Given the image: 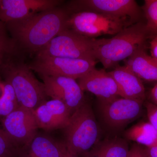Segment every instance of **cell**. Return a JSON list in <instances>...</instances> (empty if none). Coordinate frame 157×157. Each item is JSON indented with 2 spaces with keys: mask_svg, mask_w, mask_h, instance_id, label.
Masks as SVG:
<instances>
[{
  "mask_svg": "<svg viewBox=\"0 0 157 157\" xmlns=\"http://www.w3.org/2000/svg\"><path fill=\"white\" fill-rule=\"evenodd\" d=\"M70 15L66 9L57 7L5 23L20 52L36 54L68 29Z\"/></svg>",
  "mask_w": 157,
  "mask_h": 157,
  "instance_id": "1",
  "label": "cell"
},
{
  "mask_svg": "<svg viewBox=\"0 0 157 157\" xmlns=\"http://www.w3.org/2000/svg\"><path fill=\"white\" fill-rule=\"evenodd\" d=\"M149 37L145 23L139 21L122 30L112 38L95 39L94 52L96 60L105 69L115 68L119 63L145 46Z\"/></svg>",
  "mask_w": 157,
  "mask_h": 157,
  "instance_id": "2",
  "label": "cell"
},
{
  "mask_svg": "<svg viewBox=\"0 0 157 157\" xmlns=\"http://www.w3.org/2000/svg\"><path fill=\"white\" fill-rule=\"evenodd\" d=\"M16 57L6 63L1 71L5 81L13 88L19 107L35 110L48 97L44 84L35 77L28 65Z\"/></svg>",
  "mask_w": 157,
  "mask_h": 157,
  "instance_id": "3",
  "label": "cell"
},
{
  "mask_svg": "<svg viewBox=\"0 0 157 157\" xmlns=\"http://www.w3.org/2000/svg\"><path fill=\"white\" fill-rule=\"evenodd\" d=\"M63 129L64 142L72 155L81 156L99 141V127L90 105L86 102L72 113Z\"/></svg>",
  "mask_w": 157,
  "mask_h": 157,
  "instance_id": "4",
  "label": "cell"
},
{
  "mask_svg": "<svg viewBox=\"0 0 157 157\" xmlns=\"http://www.w3.org/2000/svg\"><path fill=\"white\" fill-rule=\"evenodd\" d=\"M98 12L81 11L70 14L68 29L90 39L104 35H115L133 24L130 19Z\"/></svg>",
  "mask_w": 157,
  "mask_h": 157,
  "instance_id": "5",
  "label": "cell"
},
{
  "mask_svg": "<svg viewBox=\"0 0 157 157\" xmlns=\"http://www.w3.org/2000/svg\"><path fill=\"white\" fill-rule=\"evenodd\" d=\"M94 60L54 57L36 54L28 65L32 71L41 76H61L78 79L95 68Z\"/></svg>",
  "mask_w": 157,
  "mask_h": 157,
  "instance_id": "6",
  "label": "cell"
},
{
  "mask_svg": "<svg viewBox=\"0 0 157 157\" xmlns=\"http://www.w3.org/2000/svg\"><path fill=\"white\" fill-rule=\"evenodd\" d=\"M95 39L84 36L67 29L61 32L36 54L97 60L94 52Z\"/></svg>",
  "mask_w": 157,
  "mask_h": 157,
  "instance_id": "7",
  "label": "cell"
},
{
  "mask_svg": "<svg viewBox=\"0 0 157 157\" xmlns=\"http://www.w3.org/2000/svg\"><path fill=\"white\" fill-rule=\"evenodd\" d=\"M66 9L70 14L92 11L128 18L133 23L140 21L142 16L141 9L134 0H75L70 1Z\"/></svg>",
  "mask_w": 157,
  "mask_h": 157,
  "instance_id": "8",
  "label": "cell"
},
{
  "mask_svg": "<svg viewBox=\"0 0 157 157\" xmlns=\"http://www.w3.org/2000/svg\"><path fill=\"white\" fill-rule=\"evenodd\" d=\"M3 129L18 148L28 144L38 128L34 110L19 107L2 118Z\"/></svg>",
  "mask_w": 157,
  "mask_h": 157,
  "instance_id": "9",
  "label": "cell"
},
{
  "mask_svg": "<svg viewBox=\"0 0 157 157\" xmlns=\"http://www.w3.org/2000/svg\"><path fill=\"white\" fill-rule=\"evenodd\" d=\"M40 76L47 96L63 102L72 114L86 102L84 91L76 79L61 76Z\"/></svg>",
  "mask_w": 157,
  "mask_h": 157,
  "instance_id": "10",
  "label": "cell"
},
{
  "mask_svg": "<svg viewBox=\"0 0 157 157\" xmlns=\"http://www.w3.org/2000/svg\"><path fill=\"white\" fill-rule=\"evenodd\" d=\"M143 103L141 100L119 97L110 102L101 104L104 121L112 128H123L140 116Z\"/></svg>",
  "mask_w": 157,
  "mask_h": 157,
  "instance_id": "11",
  "label": "cell"
},
{
  "mask_svg": "<svg viewBox=\"0 0 157 157\" xmlns=\"http://www.w3.org/2000/svg\"><path fill=\"white\" fill-rule=\"evenodd\" d=\"M59 0H2L0 21L5 23L24 19L33 14L57 8Z\"/></svg>",
  "mask_w": 157,
  "mask_h": 157,
  "instance_id": "12",
  "label": "cell"
},
{
  "mask_svg": "<svg viewBox=\"0 0 157 157\" xmlns=\"http://www.w3.org/2000/svg\"><path fill=\"white\" fill-rule=\"evenodd\" d=\"M78 83L83 91L94 94L101 104L119 98L117 85L109 72L96 68L78 78Z\"/></svg>",
  "mask_w": 157,
  "mask_h": 157,
  "instance_id": "13",
  "label": "cell"
},
{
  "mask_svg": "<svg viewBox=\"0 0 157 157\" xmlns=\"http://www.w3.org/2000/svg\"><path fill=\"white\" fill-rule=\"evenodd\" d=\"M38 128L47 131L63 129L68 124L72 113L61 101H45L34 110Z\"/></svg>",
  "mask_w": 157,
  "mask_h": 157,
  "instance_id": "14",
  "label": "cell"
},
{
  "mask_svg": "<svg viewBox=\"0 0 157 157\" xmlns=\"http://www.w3.org/2000/svg\"><path fill=\"white\" fill-rule=\"evenodd\" d=\"M64 142L43 135H37L28 144L19 148L16 157H68Z\"/></svg>",
  "mask_w": 157,
  "mask_h": 157,
  "instance_id": "15",
  "label": "cell"
},
{
  "mask_svg": "<svg viewBox=\"0 0 157 157\" xmlns=\"http://www.w3.org/2000/svg\"><path fill=\"white\" fill-rule=\"evenodd\" d=\"M109 73L117 85L120 97L144 101L145 88L142 80L125 66L117 65Z\"/></svg>",
  "mask_w": 157,
  "mask_h": 157,
  "instance_id": "16",
  "label": "cell"
},
{
  "mask_svg": "<svg viewBox=\"0 0 157 157\" xmlns=\"http://www.w3.org/2000/svg\"><path fill=\"white\" fill-rule=\"evenodd\" d=\"M124 66L141 80L157 81V59L147 54L146 46L127 59Z\"/></svg>",
  "mask_w": 157,
  "mask_h": 157,
  "instance_id": "17",
  "label": "cell"
},
{
  "mask_svg": "<svg viewBox=\"0 0 157 157\" xmlns=\"http://www.w3.org/2000/svg\"><path fill=\"white\" fill-rule=\"evenodd\" d=\"M129 151L126 140L116 137L98 141L79 157H128Z\"/></svg>",
  "mask_w": 157,
  "mask_h": 157,
  "instance_id": "18",
  "label": "cell"
},
{
  "mask_svg": "<svg viewBox=\"0 0 157 157\" xmlns=\"http://www.w3.org/2000/svg\"><path fill=\"white\" fill-rule=\"evenodd\" d=\"M124 136L128 140L151 147L157 144V131L149 122H141L126 130Z\"/></svg>",
  "mask_w": 157,
  "mask_h": 157,
  "instance_id": "19",
  "label": "cell"
},
{
  "mask_svg": "<svg viewBox=\"0 0 157 157\" xmlns=\"http://www.w3.org/2000/svg\"><path fill=\"white\" fill-rule=\"evenodd\" d=\"M20 52L6 24L0 21V71L6 63L17 56Z\"/></svg>",
  "mask_w": 157,
  "mask_h": 157,
  "instance_id": "20",
  "label": "cell"
},
{
  "mask_svg": "<svg viewBox=\"0 0 157 157\" xmlns=\"http://www.w3.org/2000/svg\"><path fill=\"white\" fill-rule=\"evenodd\" d=\"M5 95L0 98V117H6L19 107L12 86L5 81Z\"/></svg>",
  "mask_w": 157,
  "mask_h": 157,
  "instance_id": "21",
  "label": "cell"
},
{
  "mask_svg": "<svg viewBox=\"0 0 157 157\" xmlns=\"http://www.w3.org/2000/svg\"><path fill=\"white\" fill-rule=\"evenodd\" d=\"M147 30L150 37L157 36V0H145L143 7Z\"/></svg>",
  "mask_w": 157,
  "mask_h": 157,
  "instance_id": "22",
  "label": "cell"
},
{
  "mask_svg": "<svg viewBox=\"0 0 157 157\" xmlns=\"http://www.w3.org/2000/svg\"><path fill=\"white\" fill-rule=\"evenodd\" d=\"M18 149L0 128V157H16Z\"/></svg>",
  "mask_w": 157,
  "mask_h": 157,
  "instance_id": "23",
  "label": "cell"
},
{
  "mask_svg": "<svg viewBox=\"0 0 157 157\" xmlns=\"http://www.w3.org/2000/svg\"><path fill=\"white\" fill-rule=\"evenodd\" d=\"M145 106L149 122L157 131V105L147 102Z\"/></svg>",
  "mask_w": 157,
  "mask_h": 157,
  "instance_id": "24",
  "label": "cell"
},
{
  "mask_svg": "<svg viewBox=\"0 0 157 157\" xmlns=\"http://www.w3.org/2000/svg\"><path fill=\"white\" fill-rule=\"evenodd\" d=\"M128 157H147L145 149L140 145L134 144L129 149Z\"/></svg>",
  "mask_w": 157,
  "mask_h": 157,
  "instance_id": "25",
  "label": "cell"
},
{
  "mask_svg": "<svg viewBox=\"0 0 157 157\" xmlns=\"http://www.w3.org/2000/svg\"><path fill=\"white\" fill-rule=\"evenodd\" d=\"M150 49L151 56L157 59V36L154 37L151 41Z\"/></svg>",
  "mask_w": 157,
  "mask_h": 157,
  "instance_id": "26",
  "label": "cell"
},
{
  "mask_svg": "<svg viewBox=\"0 0 157 157\" xmlns=\"http://www.w3.org/2000/svg\"><path fill=\"white\" fill-rule=\"evenodd\" d=\"M147 157H157V144L145 149Z\"/></svg>",
  "mask_w": 157,
  "mask_h": 157,
  "instance_id": "27",
  "label": "cell"
},
{
  "mask_svg": "<svg viewBox=\"0 0 157 157\" xmlns=\"http://www.w3.org/2000/svg\"><path fill=\"white\" fill-rule=\"evenodd\" d=\"M149 97L151 103L157 105V83L151 91Z\"/></svg>",
  "mask_w": 157,
  "mask_h": 157,
  "instance_id": "28",
  "label": "cell"
},
{
  "mask_svg": "<svg viewBox=\"0 0 157 157\" xmlns=\"http://www.w3.org/2000/svg\"><path fill=\"white\" fill-rule=\"evenodd\" d=\"M68 157H79L71 155V156H69Z\"/></svg>",
  "mask_w": 157,
  "mask_h": 157,
  "instance_id": "29",
  "label": "cell"
},
{
  "mask_svg": "<svg viewBox=\"0 0 157 157\" xmlns=\"http://www.w3.org/2000/svg\"><path fill=\"white\" fill-rule=\"evenodd\" d=\"M1 1H2V0H0V4H1Z\"/></svg>",
  "mask_w": 157,
  "mask_h": 157,
  "instance_id": "30",
  "label": "cell"
}]
</instances>
